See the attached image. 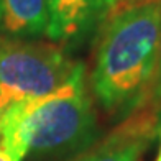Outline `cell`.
Masks as SVG:
<instances>
[{"mask_svg": "<svg viewBox=\"0 0 161 161\" xmlns=\"http://www.w3.org/2000/svg\"><path fill=\"white\" fill-rule=\"evenodd\" d=\"M100 138L86 66L56 91L13 104L0 115V142L15 161L71 159Z\"/></svg>", "mask_w": 161, "mask_h": 161, "instance_id": "cell-1", "label": "cell"}, {"mask_svg": "<svg viewBox=\"0 0 161 161\" xmlns=\"http://www.w3.org/2000/svg\"><path fill=\"white\" fill-rule=\"evenodd\" d=\"M156 133V114L130 115L104 140L68 161H140Z\"/></svg>", "mask_w": 161, "mask_h": 161, "instance_id": "cell-4", "label": "cell"}, {"mask_svg": "<svg viewBox=\"0 0 161 161\" xmlns=\"http://www.w3.org/2000/svg\"><path fill=\"white\" fill-rule=\"evenodd\" d=\"M104 10L100 0H48L49 23L46 36L56 43H69L91 31Z\"/></svg>", "mask_w": 161, "mask_h": 161, "instance_id": "cell-5", "label": "cell"}, {"mask_svg": "<svg viewBox=\"0 0 161 161\" xmlns=\"http://www.w3.org/2000/svg\"><path fill=\"white\" fill-rule=\"evenodd\" d=\"M77 66L56 45L0 35V115L13 104L56 91Z\"/></svg>", "mask_w": 161, "mask_h": 161, "instance_id": "cell-3", "label": "cell"}, {"mask_svg": "<svg viewBox=\"0 0 161 161\" xmlns=\"http://www.w3.org/2000/svg\"><path fill=\"white\" fill-rule=\"evenodd\" d=\"M156 136H158V142H159V146H158L156 156H155V159H153V161H161V128H158V133H156Z\"/></svg>", "mask_w": 161, "mask_h": 161, "instance_id": "cell-10", "label": "cell"}, {"mask_svg": "<svg viewBox=\"0 0 161 161\" xmlns=\"http://www.w3.org/2000/svg\"><path fill=\"white\" fill-rule=\"evenodd\" d=\"M48 0H0V35L12 38L46 35Z\"/></svg>", "mask_w": 161, "mask_h": 161, "instance_id": "cell-6", "label": "cell"}, {"mask_svg": "<svg viewBox=\"0 0 161 161\" xmlns=\"http://www.w3.org/2000/svg\"><path fill=\"white\" fill-rule=\"evenodd\" d=\"M146 107L156 108V110L161 108V43H159V53L156 61V71L148 91V99H146Z\"/></svg>", "mask_w": 161, "mask_h": 161, "instance_id": "cell-7", "label": "cell"}, {"mask_svg": "<svg viewBox=\"0 0 161 161\" xmlns=\"http://www.w3.org/2000/svg\"><path fill=\"white\" fill-rule=\"evenodd\" d=\"M161 43V0H138L107 23L91 72L92 96L108 114L146 105Z\"/></svg>", "mask_w": 161, "mask_h": 161, "instance_id": "cell-2", "label": "cell"}, {"mask_svg": "<svg viewBox=\"0 0 161 161\" xmlns=\"http://www.w3.org/2000/svg\"><path fill=\"white\" fill-rule=\"evenodd\" d=\"M100 2H102L104 10H105V8H115V7L120 3V0H100Z\"/></svg>", "mask_w": 161, "mask_h": 161, "instance_id": "cell-9", "label": "cell"}, {"mask_svg": "<svg viewBox=\"0 0 161 161\" xmlns=\"http://www.w3.org/2000/svg\"><path fill=\"white\" fill-rule=\"evenodd\" d=\"M0 161H15V158L12 156V153L2 142H0Z\"/></svg>", "mask_w": 161, "mask_h": 161, "instance_id": "cell-8", "label": "cell"}]
</instances>
